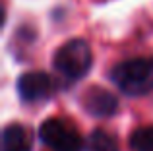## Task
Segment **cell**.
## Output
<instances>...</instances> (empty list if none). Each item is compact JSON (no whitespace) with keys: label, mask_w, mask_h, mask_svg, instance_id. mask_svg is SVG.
Instances as JSON below:
<instances>
[{"label":"cell","mask_w":153,"mask_h":151,"mask_svg":"<svg viewBox=\"0 0 153 151\" xmlns=\"http://www.w3.org/2000/svg\"><path fill=\"white\" fill-rule=\"evenodd\" d=\"M89 151H118V144L105 130H95L89 138Z\"/></svg>","instance_id":"7"},{"label":"cell","mask_w":153,"mask_h":151,"mask_svg":"<svg viewBox=\"0 0 153 151\" xmlns=\"http://www.w3.org/2000/svg\"><path fill=\"white\" fill-rule=\"evenodd\" d=\"M82 105L93 116H111V114H114L118 103H116L114 95L103 87H89L82 95Z\"/></svg>","instance_id":"5"},{"label":"cell","mask_w":153,"mask_h":151,"mask_svg":"<svg viewBox=\"0 0 153 151\" xmlns=\"http://www.w3.org/2000/svg\"><path fill=\"white\" fill-rule=\"evenodd\" d=\"M39 136L52 151H82V138L68 122L49 118L41 124Z\"/></svg>","instance_id":"3"},{"label":"cell","mask_w":153,"mask_h":151,"mask_svg":"<svg viewBox=\"0 0 153 151\" xmlns=\"http://www.w3.org/2000/svg\"><path fill=\"white\" fill-rule=\"evenodd\" d=\"M130 145L134 151H153V126L136 130L132 134Z\"/></svg>","instance_id":"8"},{"label":"cell","mask_w":153,"mask_h":151,"mask_svg":"<svg viewBox=\"0 0 153 151\" xmlns=\"http://www.w3.org/2000/svg\"><path fill=\"white\" fill-rule=\"evenodd\" d=\"M54 68L68 79H78L91 68L89 45L82 39H70L54 54Z\"/></svg>","instance_id":"2"},{"label":"cell","mask_w":153,"mask_h":151,"mask_svg":"<svg viewBox=\"0 0 153 151\" xmlns=\"http://www.w3.org/2000/svg\"><path fill=\"white\" fill-rule=\"evenodd\" d=\"M2 151H31V138L19 124H10L2 134Z\"/></svg>","instance_id":"6"},{"label":"cell","mask_w":153,"mask_h":151,"mask_svg":"<svg viewBox=\"0 0 153 151\" xmlns=\"http://www.w3.org/2000/svg\"><path fill=\"white\" fill-rule=\"evenodd\" d=\"M52 89V79L45 72H27L19 78L18 81V91L23 101H43L51 97Z\"/></svg>","instance_id":"4"},{"label":"cell","mask_w":153,"mask_h":151,"mask_svg":"<svg viewBox=\"0 0 153 151\" xmlns=\"http://www.w3.org/2000/svg\"><path fill=\"white\" fill-rule=\"evenodd\" d=\"M111 78L126 95H146L153 89V58L138 56L124 60L112 68Z\"/></svg>","instance_id":"1"}]
</instances>
